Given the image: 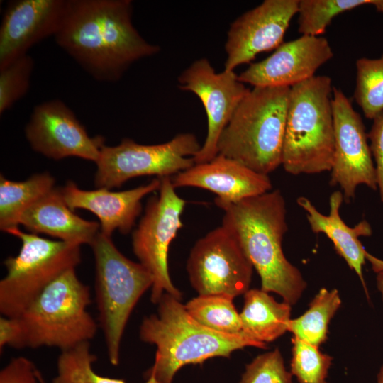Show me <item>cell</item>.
<instances>
[{
  "label": "cell",
  "mask_w": 383,
  "mask_h": 383,
  "mask_svg": "<svg viewBox=\"0 0 383 383\" xmlns=\"http://www.w3.org/2000/svg\"><path fill=\"white\" fill-rule=\"evenodd\" d=\"M22 245L18 254L4 261L6 276L0 281V312L19 316L57 277L81 262L80 245L52 240L37 234L11 231Z\"/></svg>",
  "instance_id": "cell-8"
},
{
  "label": "cell",
  "mask_w": 383,
  "mask_h": 383,
  "mask_svg": "<svg viewBox=\"0 0 383 383\" xmlns=\"http://www.w3.org/2000/svg\"><path fill=\"white\" fill-rule=\"evenodd\" d=\"M365 5L383 12V0H299L298 31L302 35L320 36L335 16Z\"/></svg>",
  "instance_id": "cell-26"
},
{
  "label": "cell",
  "mask_w": 383,
  "mask_h": 383,
  "mask_svg": "<svg viewBox=\"0 0 383 383\" xmlns=\"http://www.w3.org/2000/svg\"><path fill=\"white\" fill-rule=\"evenodd\" d=\"M299 1L265 0L237 18L227 33L224 70L233 71L259 53L277 49L297 14Z\"/></svg>",
  "instance_id": "cell-15"
},
{
  "label": "cell",
  "mask_w": 383,
  "mask_h": 383,
  "mask_svg": "<svg viewBox=\"0 0 383 383\" xmlns=\"http://www.w3.org/2000/svg\"><path fill=\"white\" fill-rule=\"evenodd\" d=\"M340 305L337 289L321 288L309 309L301 316L289 321L288 331L293 336L319 347L327 340L329 323Z\"/></svg>",
  "instance_id": "cell-24"
},
{
  "label": "cell",
  "mask_w": 383,
  "mask_h": 383,
  "mask_svg": "<svg viewBox=\"0 0 383 383\" xmlns=\"http://www.w3.org/2000/svg\"><path fill=\"white\" fill-rule=\"evenodd\" d=\"M290 87H255L241 101L218 142V154L263 174L282 164Z\"/></svg>",
  "instance_id": "cell-5"
},
{
  "label": "cell",
  "mask_w": 383,
  "mask_h": 383,
  "mask_svg": "<svg viewBox=\"0 0 383 383\" xmlns=\"http://www.w3.org/2000/svg\"><path fill=\"white\" fill-rule=\"evenodd\" d=\"M179 88L195 94L207 117V134L195 164L206 162L218 155L219 138L237 107L250 91L233 71L217 73L209 60L194 61L178 77Z\"/></svg>",
  "instance_id": "cell-13"
},
{
  "label": "cell",
  "mask_w": 383,
  "mask_h": 383,
  "mask_svg": "<svg viewBox=\"0 0 383 383\" xmlns=\"http://www.w3.org/2000/svg\"><path fill=\"white\" fill-rule=\"evenodd\" d=\"M38 370L28 358H12L0 372V383H40Z\"/></svg>",
  "instance_id": "cell-32"
},
{
  "label": "cell",
  "mask_w": 383,
  "mask_h": 383,
  "mask_svg": "<svg viewBox=\"0 0 383 383\" xmlns=\"http://www.w3.org/2000/svg\"><path fill=\"white\" fill-rule=\"evenodd\" d=\"M223 210L221 226L239 242L260 277L261 289L276 293L294 305L306 289V282L282 250L288 227L281 191L252 196Z\"/></svg>",
  "instance_id": "cell-2"
},
{
  "label": "cell",
  "mask_w": 383,
  "mask_h": 383,
  "mask_svg": "<svg viewBox=\"0 0 383 383\" xmlns=\"http://www.w3.org/2000/svg\"><path fill=\"white\" fill-rule=\"evenodd\" d=\"M233 298L225 294H205L190 299L184 308L202 326L216 332L242 334L240 313Z\"/></svg>",
  "instance_id": "cell-25"
},
{
  "label": "cell",
  "mask_w": 383,
  "mask_h": 383,
  "mask_svg": "<svg viewBox=\"0 0 383 383\" xmlns=\"http://www.w3.org/2000/svg\"><path fill=\"white\" fill-rule=\"evenodd\" d=\"M343 201L341 191L333 192L329 197L328 215L319 212L305 196H299L296 202L306 213L311 231L315 233H323L331 240L337 253L345 260L349 267L355 271L365 288L362 267L365 263L367 251L359 237L370 236L372 230L365 220L360 221L354 228L348 226L340 215Z\"/></svg>",
  "instance_id": "cell-21"
},
{
  "label": "cell",
  "mask_w": 383,
  "mask_h": 383,
  "mask_svg": "<svg viewBox=\"0 0 383 383\" xmlns=\"http://www.w3.org/2000/svg\"><path fill=\"white\" fill-rule=\"evenodd\" d=\"M25 135L33 150L53 160L77 157L96 163L105 145L103 136L90 137L72 110L60 99L34 107Z\"/></svg>",
  "instance_id": "cell-14"
},
{
  "label": "cell",
  "mask_w": 383,
  "mask_h": 383,
  "mask_svg": "<svg viewBox=\"0 0 383 383\" xmlns=\"http://www.w3.org/2000/svg\"><path fill=\"white\" fill-rule=\"evenodd\" d=\"M160 180L158 195L148 201L145 213L132 236L135 255L153 277L150 301L156 304L164 293L182 299L181 292L170 278L168 252L172 241L183 226L181 216L187 203L175 192L171 177Z\"/></svg>",
  "instance_id": "cell-10"
},
{
  "label": "cell",
  "mask_w": 383,
  "mask_h": 383,
  "mask_svg": "<svg viewBox=\"0 0 383 383\" xmlns=\"http://www.w3.org/2000/svg\"><path fill=\"white\" fill-rule=\"evenodd\" d=\"M38 377L40 383H45L42 374H40L39 371L38 372Z\"/></svg>",
  "instance_id": "cell-37"
},
{
  "label": "cell",
  "mask_w": 383,
  "mask_h": 383,
  "mask_svg": "<svg viewBox=\"0 0 383 383\" xmlns=\"http://www.w3.org/2000/svg\"><path fill=\"white\" fill-rule=\"evenodd\" d=\"M377 383H383V365L381 367L377 374Z\"/></svg>",
  "instance_id": "cell-36"
},
{
  "label": "cell",
  "mask_w": 383,
  "mask_h": 383,
  "mask_svg": "<svg viewBox=\"0 0 383 383\" xmlns=\"http://www.w3.org/2000/svg\"><path fill=\"white\" fill-rule=\"evenodd\" d=\"M33 67V59L28 54L0 67L1 115L26 94Z\"/></svg>",
  "instance_id": "cell-30"
},
{
  "label": "cell",
  "mask_w": 383,
  "mask_h": 383,
  "mask_svg": "<svg viewBox=\"0 0 383 383\" xmlns=\"http://www.w3.org/2000/svg\"><path fill=\"white\" fill-rule=\"evenodd\" d=\"M291 311L290 304L277 301L268 292L249 289L240 313L242 333L265 344L274 341L288 331Z\"/></svg>",
  "instance_id": "cell-22"
},
{
  "label": "cell",
  "mask_w": 383,
  "mask_h": 383,
  "mask_svg": "<svg viewBox=\"0 0 383 383\" xmlns=\"http://www.w3.org/2000/svg\"><path fill=\"white\" fill-rule=\"evenodd\" d=\"M367 138L370 140L371 153L376 162L377 185L381 201L383 202V113L373 119Z\"/></svg>",
  "instance_id": "cell-33"
},
{
  "label": "cell",
  "mask_w": 383,
  "mask_h": 383,
  "mask_svg": "<svg viewBox=\"0 0 383 383\" xmlns=\"http://www.w3.org/2000/svg\"><path fill=\"white\" fill-rule=\"evenodd\" d=\"M332 109L335 150L330 184L340 186L343 200L350 203L360 184L377 190L376 170L362 118L342 90L334 87Z\"/></svg>",
  "instance_id": "cell-12"
},
{
  "label": "cell",
  "mask_w": 383,
  "mask_h": 383,
  "mask_svg": "<svg viewBox=\"0 0 383 383\" xmlns=\"http://www.w3.org/2000/svg\"><path fill=\"white\" fill-rule=\"evenodd\" d=\"M9 346L20 349L25 348L24 332L18 317L0 318V351Z\"/></svg>",
  "instance_id": "cell-34"
},
{
  "label": "cell",
  "mask_w": 383,
  "mask_h": 383,
  "mask_svg": "<svg viewBox=\"0 0 383 383\" xmlns=\"http://www.w3.org/2000/svg\"><path fill=\"white\" fill-rule=\"evenodd\" d=\"M19 223L31 233H44L80 245H90L100 231L99 223L76 215L66 204L60 188L56 187L26 209Z\"/></svg>",
  "instance_id": "cell-20"
},
{
  "label": "cell",
  "mask_w": 383,
  "mask_h": 383,
  "mask_svg": "<svg viewBox=\"0 0 383 383\" xmlns=\"http://www.w3.org/2000/svg\"><path fill=\"white\" fill-rule=\"evenodd\" d=\"M160 184V178L157 177L148 184L131 189L111 192L106 188L84 190L74 182L68 181L60 189L71 210L82 209L92 212L100 221V232L111 236L116 230L123 234L132 230L142 211V199L158 191Z\"/></svg>",
  "instance_id": "cell-19"
},
{
  "label": "cell",
  "mask_w": 383,
  "mask_h": 383,
  "mask_svg": "<svg viewBox=\"0 0 383 383\" xmlns=\"http://www.w3.org/2000/svg\"><path fill=\"white\" fill-rule=\"evenodd\" d=\"M157 313L144 317L139 328L140 339L156 347L152 365L145 373L146 379L172 383L177 372L189 364H201L216 357H230L245 347L266 348V344L244 334H225L211 330L195 321L181 300L164 293Z\"/></svg>",
  "instance_id": "cell-3"
},
{
  "label": "cell",
  "mask_w": 383,
  "mask_h": 383,
  "mask_svg": "<svg viewBox=\"0 0 383 383\" xmlns=\"http://www.w3.org/2000/svg\"><path fill=\"white\" fill-rule=\"evenodd\" d=\"M55 180L48 172L38 173L22 182L0 175V229L9 233L18 228L23 212L55 188Z\"/></svg>",
  "instance_id": "cell-23"
},
{
  "label": "cell",
  "mask_w": 383,
  "mask_h": 383,
  "mask_svg": "<svg viewBox=\"0 0 383 383\" xmlns=\"http://www.w3.org/2000/svg\"><path fill=\"white\" fill-rule=\"evenodd\" d=\"M67 4V0L9 1L0 26V67L28 54L40 41L55 36Z\"/></svg>",
  "instance_id": "cell-17"
},
{
  "label": "cell",
  "mask_w": 383,
  "mask_h": 383,
  "mask_svg": "<svg viewBox=\"0 0 383 383\" xmlns=\"http://www.w3.org/2000/svg\"><path fill=\"white\" fill-rule=\"evenodd\" d=\"M291 371L299 383H327L333 357L318 347L293 336Z\"/></svg>",
  "instance_id": "cell-29"
},
{
  "label": "cell",
  "mask_w": 383,
  "mask_h": 383,
  "mask_svg": "<svg viewBox=\"0 0 383 383\" xmlns=\"http://www.w3.org/2000/svg\"><path fill=\"white\" fill-rule=\"evenodd\" d=\"M253 266L237 239L223 226L199 238L192 247L187 270L199 295L232 298L250 289Z\"/></svg>",
  "instance_id": "cell-11"
},
{
  "label": "cell",
  "mask_w": 383,
  "mask_h": 383,
  "mask_svg": "<svg viewBox=\"0 0 383 383\" xmlns=\"http://www.w3.org/2000/svg\"><path fill=\"white\" fill-rule=\"evenodd\" d=\"M131 0H67L54 38L98 81L116 82L135 62L156 55L132 23Z\"/></svg>",
  "instance_id": "cell-1"
},
{
  "label": "cell",
  "mask_w": 383,
  "mask_h": 383,
  "mask_svg": "<svg viewBox=\"0 0 383 383\" xmlns=\"http://www.w3.org/2000/svg\"><path fill=\"white\" fill-rule=\"evenodd\" d=\"M96 355L90 351L89 341L62 350L57 361V375L52 383H126L122 379L103 377L94 372ZM144 383H157L150 378Z\"/></svg>",
  "instance_id": "cell-27"
},
{
  "label": "cell",
  "mask_w": 383,
  "mask_h": 383,
  "mask_svg": "<svg viewBox=\"0 0 383 383\" xmlns=\"http://www.w3.org/2000/svg\"><path fill=\"white\" fill-rule=\"evenodd\" d=\"M201 147L190 133L156 145L139 144L128 138L115 146L104 145L96 162L95 186L109 189L136 177H172L195 164L193 157Z\"/></svg>",
  "instance_id": "cell-9"
},
{
  "label": "cell",
  "mask_w": 383,
  "mask_h": 383,
  "mask_svg": "<svg viewBox=\"0 0 383 383\" xmlns=\"http://www.w3.org/2000/svg\"><path fill=\"white\" fill-rule=\"evenodd\" d=\"M95 260V296L109 362L119 363L123 333L134 307L153 284L152 274L123 255L111 236L99 232L90 245Z\"/></svg>",
  "instance_id": "cell-7"
},
{
  "label": "cell",
  "mask_w": 383,
  "mask_h": 383,
  "mask_svg": "<svg viewBox=\"0 0 383 383\" xmlns=\"http://www.w3.org/2000/svg\"><path fill=\"white\" fill-rule=\"evenodd\" d=\"M354 99L367 118L383 113V54L376 59L361 57L356 61Z\"/></svg>",
  "instance_id": "cell-28"
},
{
  "label": "cell",
  "mask_w": 383,
  "mask_h": 383,
  "mask_svg": "<svg viewBox=\"0 0 383 383\" xmlns=\"http://www.w3.org/2000/svg\"><path fill=\"white\" fill-rule=\"evenodd\" d=\"M333 56L326 38L301 35L282 43L271 55L251 64L238 77L254 87H291L314 77L316 70Z\"/></svg>",
  "instance_id": "cell-16"
},
{
  "label": "cell",
  "mask_w": 383,
  "mask_h": 383,
  "mask_svg": "<svg viewBox=\"0 0 383 383\" xmlns=\"http://www.w3.org/2000/svg\"><path fill=\"white\" fill-rule=\"evenodd\" d=\"M89 287L70 269L52 281L19 316L25 348L65 350L89 341L98 325L87 311Z\"/></svg>",
  "instance_id": "cell-6"
},
{
  "label": "cell",
  "mask_w": 383,
  "mask_h": 383,
  "mask_svg": "<svg viewBox=\"0 0 383 383\" xmlns=\"http://www.w3.org/2000/svg\"><path fill=\"white\" fill-rule=\"evenodd\" d=\"M333 87L318 75L290 87L282 165L291 174L331 172L335 150Z\"/></svg>",
  "instance_id": "cell-4"
},
{
  "label": "cell",
  "mask_w": 383,
  "mask_h": 383,
  "mask_svg": "<svg viewBox=\"0 0 383 383\" xmlns=\"http://www.w3.org/2000/svg\"><path fill=\"white\" fill-rule=\"evenodd\" d=\"M171 180L175 189L194 187L214 193L215 204L222 210L245 199L268 192L272 188L268 175L220 154L209 162L194 164L171 177Z\"/></svg>",
  "instance_id": "cell-18"
},
{
  "label": "cell",
  "mask_w": 383,
  "mask_h": 383,
  "mask_svg": "<svg viewBox=\"0 0 383 383\" xmlns=\"http://www.w3.org/2000/svg\"><path fill=\"white\" fill-rule=\"evenodd\" d=\"M239 383H292L279 349L257 356L245 367Z\"/></svg>",
  "instance_id": "cell-31"
},
{
  "label": "cell",
  "mask_w": 383,
  "mask_h": 383,
  "mask_svg": "<svg viewBox=\"0 0 383 383\" xmlns=\"http://www.w3.org/2000/svg\"><path fill=\"white\" fill-rule=\"evenodd\" d=\"M366 259L371 263L372 270L377 273V286L383 299V260L366 252Z\"/></svg>",
  "instance_id": "cell-35"
}]
</instances>
